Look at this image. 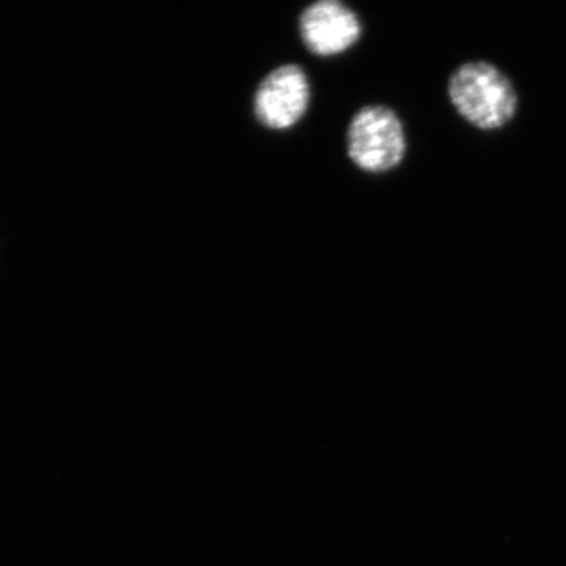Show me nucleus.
Here are the masks:
<instances>
[{
	"mask_svg": "<svg viewBox=\"0 0 566 566\" xmlns=\"http://www.w3.org/2000/svg\"><path fill=\"white\" fill-rule=\"evenodd\" d=\"M349 158L368 174H385L403 161V123L386 106H367L354 115L346 134Z\"/></svg>",
	"mask_w": 566,
	"mask_h": 566,
	"instance_id": "nucleus-2",
	"label": "nucleus"
},
{
	"mask_svg": "<svg viewBox=\"0 0 566 566\" xmlns=\"http://www.w3.org/2000/svg\"><path fill=\"white\" fill-rule=\"evenodd\" d=\"M300 31L308 51L319 57H331L353 48L363 28L356 13L344 3L319 0L301 13Z\"/></svg>",
	"mask_w": 566,
	"mask_h": 566,
	"instance_id": "nucleus-4",
	"label": "nucleus"
},
{
	"mask_svg": "<svg viewBox=\"0 0 566 566\" xmlns=\"http://www.w3.org/2000/svg\"><path fill=\"white\" fill-rule=\"evenodd\" d=\"M447 91L458 114L479 129L504 128L515 117L516 88L491 63H464L450 76Z\"/></svg>",
	"mask_w": 566,
	"mask_h": 566,
	"instance_id": "nucleus-1",
	"label": "nucleus"
},
{
	"mask_svg": "<svg viewBox=\"0 0 566 566\" xmlns=\"http://www.w3.org/2000/svg\"><path fill=\"white\" fill-rule=\"evenodd\" d=\"M311 103V85L303 69L293 63L271 71L256 88L253 112L270 129H289L304 117Z\"/></svg>",
	"mask_w": 566,
	"mask_h": 566,
	"instance_id": "nucleus-3",
	"label": "nucleus"
}]
</instances>
